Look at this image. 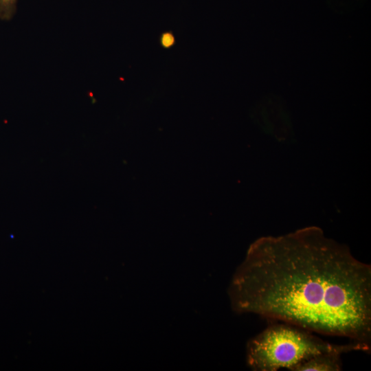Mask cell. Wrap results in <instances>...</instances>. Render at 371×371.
<instances>
[{
	"instance_id": "obj_1",
	"label": "cell",
	"mask_w": 371,
	"mask_h": 371,
	"mask_svg": "<svg viewBox=\"0 0 371 371\" xmlns=\"http://www.w3.org/2000/svg\"><path fill=\"white\" fill-rule=\"evenodd\" d=\"M232 307L371 347V267L308 229L253 244L229 287Z\"/></svg>"
},
{
	"instance_id": "obj_2",
	"label": "cell",
	"mask_w": 371,
	"mask_h": 371,
	"mask_svg": "<svg viewBox=\"0 0 371 371\" xmlns=\"http://www.w3.org/2000/svg\"><path fill=\"white\" fill-rule=\"evenodd\" d=\"M362 350L355 343L338 345L315 336L312 332L285 323L269 326L247 345L248 366L256 371L291 370L313 356L327 352Z\"/></svg>"
},
{
	"instance_id": "obj_3",
	"label": "cell",
	"mask_w": 371,
	"mask_h": 371,
	"mask_svg": "<svg viewBox=\"0 0 371 371\" xmlns=\"http://www.w3.org/2000/svg\"><path fill=\"white\" fill-rule=\"evenodd\" d=\"M341 351L323 352L293 367L292 371H339L341 370Z\"/></svg>"
},
{
	"instance_id": "obj_4",
	"label": "cell",
	"mask_w": 371,
	"mask_h": 371,
	"mask_svg": "<svg viewBox=\"0 0 371 371\" xmlns=\"http://www.w3.org/2000/svg\"><path fill=\"white\" fill-rule=\"evenodd\" d=\"M16 0H0V16L3 19H9L15 7Z\"/></svg>"
},
{
	"instance_id": "obj_5",
	"label": "cell",
	"mask_w": 371,
	"mask_h": 371,
	"mask_svg": "<svg viewBox=\"0 0 371 371\" xmlns=\"http://www.w3.org/2000/svg\"><path fill=\"white\" fill-rule=\"evenodd\" d=\"M175 42L174 36L170 33H165L162 35L161 43L164 47H171Z\"/></svg>"
}]
</instances>
